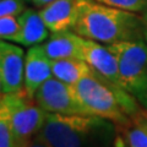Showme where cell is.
I'll return each instance as SVG.
<instances>
[{
    "label": "cell",
    "mask_w": 147,
    "mask_h": 147,
    "mask_svg": "<svg viewBox=\"0 0 147 147\" xmlns=\"http://www.w3.org/2000/svg\"><path fill=\"white\" fill-rule=\"evenodd\" d=\"M72 31L103 44L145 39L141 16L94 0H80L79 18Z\"/></svg>",
    "instance_id": "cell-1"
},
{
    "label": "cell",
    "mask_w": 147,
    "mask_h": 147,
    "mask_svg": "<svg viewBox=\"0 0 147 147\" xmlns=\"http://www.w3.org/2000/svg\"><path fill=\"white\" fill-rule=\"evenodd\" d=\"M52 147H114V123L98 115L48 113L37 134Z\"/></svg>",
    "instance_id": "cell-2"
},
{
    "label": "cell",
    "mask_w": 147,
    "mask_h": 147,
    "mask_svg": "<svg viewBox=\"0 0 147 147\" xmlns=\"http://www.w3.org/2000/svg\"><path fill=\"white\" fill-rule=\"evenodd\" d=\"M48 113L24 91L1 93L0 117L6 119L18 147H26L43 127Z\"/></svg>",
    "instance_id": "cell-3"
},
{
    "label": "cell",
    "mask_w": 147,
    "mask_h": 147,
    "mask_svg": "<svg viewBox=\"0 0 147 147\" xmlns=\"http://www.w3.org/2000/svg\"><path fill=\"white\" fill-rule=\"evenodd\" d=\"M115 55L121 86L147 110V43L145 39L107 44Z\"/></svg>",
    "instance_id": "cell-4"
},
{
    "label": "cell",
    "mask_w": 147,
    "mask_h": 147,
    "mask_svg": "<svg viewBox=\"0 0 147 147\" xmlns=\"http://www.w3.org/2000/svg\"><path fill=\"white\" fill-rule=\"evenodd\" d=\"M36 103L47 113L66 114V115H92L82 104L72 85L52 76L37 90L34 94Z\"/></svg>",
    "instance_id": "cell-5"
},
{
    "label": "cell",
    "mask_w": 147,
    "mask_h": 147,
    "mask_svg": "<svg viewBox=\"0 0 147 147\" xmlns=\"http://www.w3.org/2000/svg\"><path fill=\"white\" fill-rule=\"evenodd\" d=\"M25 52L21 47L7 40L0 43V90L1 93L24 91Z\"/></svg>",
    "instance_id": "cell-6"
},
{
    "label": "cell",
    "mask_w": 147,
    "mask_h": 147,
    "mask_svg": "<svg viewBox=\"0 0 147 147\" xmlns=\"http://www.w3.org/2000/svg\"><path fill=\"white\" fill-rule=\"evenodd\" d=\"M80 49L81 58L92 67L94 72L104 77L105 80L121 86L118 60L107 45H102L99 42L80 36Z\"/></svg>",
    "instance_id": "cell-7"
},
{
    "label": "cell",
    "mask_w": 147,
    "mask_h": 147,
    "mask_svg": "<svg viewBox=\"0 0 147 147\" xmlns=\"http://www.w3.org/2000/svg\"><path fill=\"white\" fill-rule=\"evenodd\" d=\"M52 76V60L45 53L43 45L36 44L30 47L25 58V92L34 98L40 85Z\"/></svg>",
    "instance_id": "cell-8"
},
{
    "label": "cell",
    "mask_w": 147,
    "mask_h": 147,
    "mask_svg": "<svg viewBox=\"0 0 147 147\" xmlns=\"http://www.w3.org/2000/svg\"><path fill=\"white\" fill-rule=\"evenodd\" d=\"M80 0H54L39 10L50 32L72 31L79 18Z\"/></svg>",
    "instance_id": "cell-9"
},
{
    "label": "cell",
    "mask_w": 147,
    "mask_h": 147,
    "mask_svg": "<svg viewBox=\"0 0 147 147\" xmlns=\"http://www.w3.org/2000/svg\"><path fill=\"white\" fill-rule=\"evenodd\" d=\"M52 60L66 58H81L80 36L74 31L52 32L48 39L42 44Z\"/></svg>",
    "instance_id": "cell-10"
},
{
    "label": "cell",
    "mask_w": 147,
    "mask_h": 147,
    "mask_svg": "<svg viewBox=\"0 0 147 147\" xmlns=\"http://www.w3.org/2000/svg\"><path fill=\"white\" fill-rule=\"evenodd\" d=\"M18 21H20L21 32L16 44L32 47L48 39L50 31L45 26L43 18L40 17L39 11H36L34 9H26L18 16Z\"/></svg>",
    "instance_id": "cell-11"
},
{
    "label": "cell",
    "mask_w": 147,
    "mask_h": 147,
    "mask_svg": "<svg viewBox=\"0 0 147 147\" xmlns=\"http://www.w3.org/2000/svg\"><path fill=\"white\" fill-rule=\"evenodd\" d=\"M52 60V59H50ZM53 76L67 85H75L84 77L91 75L93 70L84 59L66 58L52 60Z\"/></svg>",
    "instance_id": "cell-12"
},
{
    "label": "cell",
    "mask_w": 147,
    "mask_h": 147,
    "mask_svg": "<svg viewBox=\"0 0 147 147\" xmlns=\"http://www.w3.org/2000/svg\"><path fill=\"white\" fill-rule=\"evenodd\" d=\"M135 124L125 129L129 147H147V118L142 114L134 118Z\"/></svg>",
    "instance_id": "cell-13"
},
{
    "label": "cell",
    "mask_w": 147,
    "mask_h": 147,
    "mask_svg": "<svg viewBox=\"0 0 147 147\" xmlns=\"http://www.w3.org/2000/svg\"><path fill=\"white\" fill-rule=\"evenodd\" d=\"M20 32H21V26L18 17L0 16V37H1L3 40L17 43Z\"/></svg>",
    "instance_id": "cell-14"
},
{
    "label": "cell",
    "mask_w": 147,
    "mask_h": 147,
    "mask_svg": "<svg viewBox=\"0 0 147 147\" xmlns=\"http://www.w3.org/2000/svg\"><path fill=\"white\" fill-rule=\"evenodd\" d=\"M94 1L134 12H142L147 10V0H94Z\"/></svg>",
    "instance_id": "cell-15"
},
{
    "label": "cell",
    "mask_w": 147,
    "mask_h": 147,
    "mask_svg": "<svg viewBox=\"0 0 147 147\" xmlns=\"http://www.w3.org/2000/svg\"><path fill=\"white\" fill-rule=\"evenodd\" d=\"M26 9V0H1L0 1V16L18 17Z\"/></svg>",
    "instance_id": "cell-16"
},
{
    "label": "cell",
    "mask_w": 147,
    "mask_h": 147,
    "mask_svg": "<svg viewBox=\"0 0 147 147\" xmlns=\"http://www.w3.org/2000/svg\"><path fill=\"white\" fill-rule=\"evenodd\" d=\"M0 147H18L7 120L1 117H0Z\"/></svg>",
    "instance_id": "cell-17"
},
{
    "label": "cell",
    "mask_w": 147,
    "mask_h": 147,
    "mask_svg": "<svg viewBox=\"0 0 147 147\" xmlns=\"http://www.w3.org/2000/svg\"><path fill=\"white\" fill-rule=\"evenodd\" d=\"M26 147H52V146H50L48 142H45L44 140H42L39 136L36 135Z\"/></svg>",
    "instance_id": "cell-18"
},
{
    "label": "cell",
    "mask_w": 147,
    "mask_h": 147,
    "mask_svg": "<svg viewBox=\"0 0 147 147\" xmlns=\"http://www.w3.org/2000/svg\"><path fill=\"white\" fill-rule=\"evenodd\" d=\"M30 1H31L32 4H33V5H34L36 7H39V9H42L43 6L48 5L49 3L54 1V0H30Z\"/></svg>",
    "instance_id": "cell-19"
},
{
    "label": "cell",
    "mask_w": 147,
    "mask_h": 147,
    "mask_svg": "<svg viewBox=\"0 0 147 147\" xmlns=\"http://www.w3.org/2000/svg\"><path fill=\"white\" fill-rule=\"evenodd\" d=\"M142 22H144V38L147 43V10L144 11V16H142Z\"/></svg>",
    "instance_id": "cell-20"
},
{
    "label": "cell",
    "mask_w": 147,
    "mask_h": 147,
    "mask_svg": "<svg viewBox=\"0 0 147 147\" xmlns=\"http://www.w3.org/2000/svg\"><path fill=\"white\" fill-rule=\"evenodd\" d=\"M114 147H126L125 144L121 141V139H119V137H117L115 140V145H114Z\"/></svg>",
    "instance_id": "cell-21"
},
{
    "label": "cell",
    "mask_w": 147,
    "mask_h": 147,
    "mask_svg": "<svg viewBox=\"0 0 147 147\" xmlns=\"http://www.w3.org/2000/svg\"><path fill=\"white\" fill-rule=\"evenodd\" d=\"M26 1H28V0H26Z\"/></svg>",
    "instance_id": "cell-22"
}]
</instances>
